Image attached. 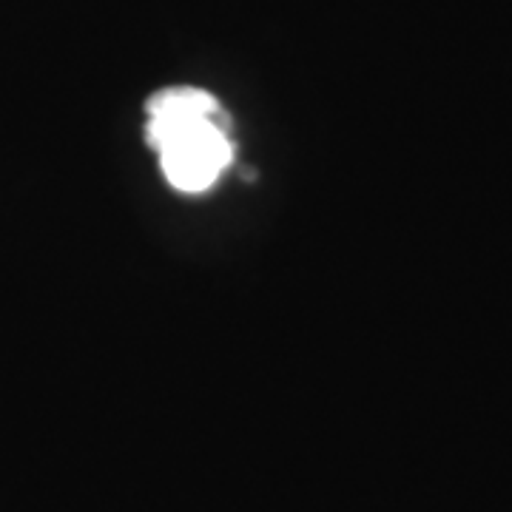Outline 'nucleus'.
Wrapping results in <instances>:
<instances>
[{
	"mask_svg": "<svg viewBox=\"0 0 512 512\" xmlns=\"http://www.w3.org/2000/svg\"><path fill=\"white\" fill-rule=\"evenodd\" d=\"M146 114V140L160 154L168 185L183 194L214 188L234 160L228 117L220 100L205 89L174 86L154 94Z\"/></svg>",
	"mask_w": 512,
	"mask_h": 512,
	"instance_id": "nucleus-1",
	"label": "nucleus"
}]
</instances>
